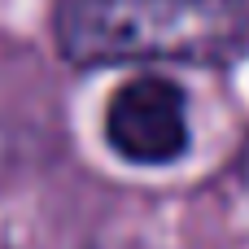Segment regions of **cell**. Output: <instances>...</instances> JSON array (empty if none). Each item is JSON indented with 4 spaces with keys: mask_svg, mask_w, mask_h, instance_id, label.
I'll use <instances>...</instances> for the list:
<instances>
[{
    "mask_svg": "<svg viewBox=\"0 0 249 249\" xmlns=\"http://www.w3.org/2000/svg\"><path fill=\"white\" fill-rule=\"evenodd\" d=\"M249 44V0H66L57 48L70 66L228 61Z\"/></svg>",
    "mask_w": 249,
    "mask_h": 249,
    "instance_id": "1",
    "label": "cell"
},
{
    "mask_svg": "<svg viewBox=\"0 0 249 249\" xmlns=\"http://www.w3.org/2000/svg\"><path fill=\"white\" fill-rule=\"evenodd\" d=\"M241 175H245V184H249V140H245V149H241Z\"/></svg>",
    "mask_w": 249,
    "mask_h": 249,
    "instance_id": "3",
    "label": "cell"
},
{
    "mask_svg": "<svg viewBox=\"0 0 249 249\" xmlns=\"http://www.w3.org/2000/svg\"><path fill=\"white\" fill-rule=\"evenodd\" d=\"M105 140L118 158L136 166H166L188 149L184 92L171 79L140 74L127 79L105 109Z\"/></svg>",
    "mask_w": 249,
    "mask_h": 249,
    "instance_id": "2",
    "label": "cell"
}]
</instances>
